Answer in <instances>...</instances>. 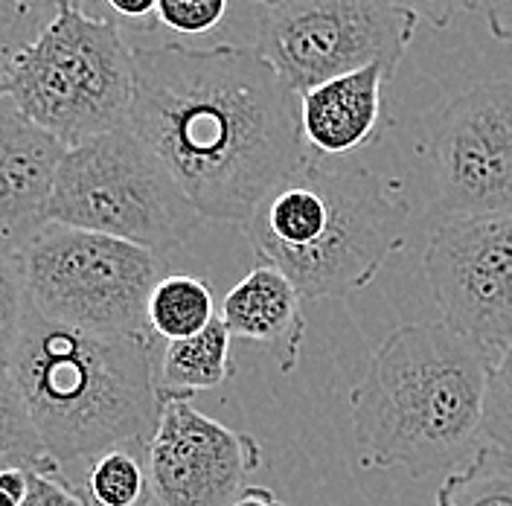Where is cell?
Listing matches in <instances>:
<instances>
[{
	"label": "cell",
	"mask_w": 512,
	"mask_h": 506,
	"mask_svg": "<svg viewBox=\"0 0 512 506\" xmlns=\"http://www.w3.org/2000/svg\"><path fill=\"white\" fill-rule=\"evenodd\" d=\"M126 126L210 222L248 224L309 155L300 96L254 44H137Z\"/></svg>",
	"instance_id": "cell-1"
},
{
	"label": "cell",
	"mask_w": 512,
	"mask_h": 506,
	"mask_svg": "<svg viewBox=\"0 0 512 506\" xmlns=\"http://www.w3.org/2000/svg\"><path fill=\"white\" fill-rule=\"evenodd\" d=\"M489 370V349L443 320L393 329L350 393L361 466L414 477L460 466L480 437Z\"/></svg>",
	"instance_id": "cell-2"
},
{
	"label": "cell",
	"mask_w": 512,
	"mask_h": 506,
	"mask_svg": "<svg viewBox=\"0 0 512 506\" xmlns=\"http://www.w3.org/2000/svg\"><path fill=\"white\" fill-rule=\"evenodd\" d=\"M155 341L70 329L30 309L6 367L59 469L114 448L149 451L160 408Z\"/></svg>",
	"instance_id": "cell-3"
},
{
	"label": "cell",
	"mask_w": 512,
	"mask_h": 506,
	"mask_svg": "<svg viewBox=\"0 0 512 506\" xmlns=\"http://www.w3.org/2000/svg\"><path fill=\"white\" fill-rule=\"evenodd\" d=\"M411 207L370 169H332L309 152L242 227L256 259L283 271L303 300L350 297L402 251Z\"/></svg>",
	"instance_id": "cell-4"
},
{
	"label": "cell",
	"mask_w": 512,
	"mask_h": 506,
	"mask_svg": "<svg viewBox=\"0 0 512 506\" xmlns=\"http://www.w3.org/2000/svg\"><path fill=\"white\" fill-rule=\"evenodd\" d=\"M6 96L64 149L128 123L134 50L120 24L62 6L44 32L3 67Z\"/></svg>",
	"instance_id": "cell-5"
},
{
	"label": "cell",
	"mask_w": 512,
	"mask_h": 506,
	"mask_svg": "<svg viewBox=\"0 0 512 506\" xmlns=\"http://www.w3.org/2000/svg\"><path fill=\"white\" fill-rule=\"evenodd\" d=\"M47 222L114 236L166 256L204 219L158 152L123 126L67 149Z\"/></svg>",
	"instance_id": "cell-6"
},
{
	"label": "cell",
	"mask_w": 512,
	"mask_h": 506,
	"mask_svg": "<svg viewBox=\"0 0 512 506\" xmlns=\"http://www.w3.org/2000/svg\"><path fill=\"white\" fill-rule=\"evenodd\" d=\"M35 315L94 335H152L146 306L166 256L114 236L47 222L21 256Z\"/></svg>",
	"instance_id": "cell-7"
},
{
	"label": "cell",
	"mask_w": 512,
	"mask_h": 506,
	"mask_svg": "<svg viewBox=\"0 0 512 506\" xmlns=\"http://www.w3.org/2000/svg\"><path fill=\"white\" fill-rule=\"evenodd\" d=\"M416 27L390 0H277L256 18L254 47L300 96L376 62L393 76Z\"/></svg>",
	"instance_id": "cell-8"
},
{
	"label": "cell",
	"mask_w": 512,
	"mask_h": 506,
	"mask_svg": "<svg viewBox=\"0 0 512 506\" xmlns=\"http://www.w3.org/2000/svg\"><path fill=\"white\" fill-rule=\"evenodd\" d=\"M425 149L443 219L512 213V82L475 85L440 105Z\"/></svg>",
	"instance_id": "cell-9"
},
{
	"label": "cell",
	"mask_w": 512,
	"mask_h": 506,
	"mask_svg": "<svg viewBox=\"0 0 512 506\" xmlns=\"http://www.w3.org/2000/svg\"><path fill=\"white\" fill-rule=\"evenodd\" d=\"M443 323L486 349L512 344V213L443 219L425 245Z\"/></svg>",
	"instance_id": "cell-10"
},
{
	"label": "cell",
	"mask_w": 512,
	"mask_h": 506,
	"mask_svg": "<svg viewBox=\"0 0 512 506\" xmlns=\"http://www.w3.org/2000/svg\"><path fill=\"white\" fill-rule=\"evenodd\" d=\"M149 483L160 506H233L262 463L251 434L201 413L187 396H158Z\"/></svg>",
	"instance_id": "cell-11"
},
{
	"label": "cell",
	"mask_w": 512,
	"mask_h": 506,
	"mask_svg": "<svg viewBox=\"0 0 512 506\" xmlns=\"http://www.w3.org/2000/svg\"><path fill=\"white\" fill-rule=\"evenodd\" d=\"M62 143L0 96V253L21 259L47 224Z\"/></svg>",
	"instance_id": "cell-12"
},
{
	"label": "cell",
	"mask_w": 512,
	"mask_h": 506,
	"mask_svg": "<svg viewBox=\"0 0 512 506\" xmlns=\"http://www.w3.org/2000/svg\"><path fill=\"white\" fill-rule=\"evenodd\" d=\"M384 64H367L326 79L300 94V126L309 149L320 155H352L382 131Z\"/></svg>",
	"instance_id": "cell-13"
},
{
	"label": "cell",
	"mask_w": 512,
	"mask_h": 506,
	"mask_svg": "<svg viewBox=\"0 0 512 506\" xmlns=\"http://www.w3.org/2000/svg\"><path fill=\"white\" fill-rule=\"evenodd\" d=\"M219 317L230 338L254 341L274 352L283 373H294L300 364L306 315L303 297L283 271L259 262L222 300Z\"/></svg>",
	"instance_id": "cell-14"
},
{
	"label": "cell",
	"mask_w": 512,
	"mask_h": 506,
	"mask_svg": "<svg viewBox=\"0 0 512 506\" xmlns=\"http://www.w3.org/2000/svg\"><path fill=\"white\" fill-rule=\"evenodd\" d=\"M230 332L216 317L204 332L169 341L160 352V364L155 370L158 379V396H187L195 399L201 390L222 387L233 376L230 364Z\"/></svg>",
	"instance_id": "cell-15"
},
{
	"label": "cell",
	"mask_w": 512,
	"mask_h": 506,
	"mask_svg": "<svg viewBox=\"0 0 512 506\" xmlns=\"http://www.w3.org/2000/svg\"><path fill=\"white\" fill-rule=\"evenodd\" d=\"M216 317L219 315H216V300H213L210 283L190 274L160 277L146 306L149 332L166 344L204 332Z\"/></svg>",
	"instance_id": "cell-16"
},
{
	"label": "cell",
	"mask_w": 512,
	"mask_h": 506,
	"mask_svg": "<svg viewBox=\"0 0 512 506\" xmlns=\"http://www.w3.org/2000/svg\"><path fill=\"white\" fill-rule=\"evenodd\" d=\"M437 506H512V457L483 445L437 489Z\"/></svg>",
	"instance_id": "cell-17"
},
{
	"label": "cell",
	"mask_w": 512,
	"mask_h": 506,
	"mask_svg": "<svg viewBox=\"0 0 512 506\" xmlns=\"http://www.w3.org/2000/svg\"><path fill=\"white\" fill-rule=\"evenodd\" d=\"M0 469L62 472L47 457L44 445L38 440L30 413L21 402V393L6 364H0Z\"/></svg>",
	"instance_id": "cell-18"
},
{
	"label": "cell",
	"mask_w": 512,
	"mask_h": 506,
	"mask_svg": "<svg viewBox=\"0 0 512 506\" xmlns=\"http://www.w3.org/2000/svg\"><path fill=\"white\" fill-rule=\"evenodd\" d=\"M85 492L94 506H152V483L137 451L114 448L91 463Z\"/></svg>",
	"instance_id": "cell-19"
},
{
	"label": "cell",
	"mask_w": 512,
	"mask_h": 506,
	"mask_svg": "<svg viewBox=\"0 0 512 506\" xmlns=\"http://www.w3.org/2000/svg\"><path fill=\"white\" fill-rule=\"evenodd\" d=\"M480 437L512 457V344L501 349V358L489 370Z\"/></svg>",
	"instance_id": "cell-20"
},
{
	"label": "cell",
	"mask_w": 512,
	"mask_h": 506,
	"mask_svg": "<svg viewBox=\"0 0 512 506\" xmlns=\"http://www.w3.org/2000/svg\"><path fill=\"white\" fill-rule=\"evenodd\" d=\"M30 315L27 283L21 259L0 253V364L9 361Z\"/></svg>",
	"instance_id": "cell-21"
},
{
	"label": "cell",
	"mask_w": 512,
	"mask_h": 506,
	"mask_svg": "<svg viewBox=\"0 0 512 506\" xmlns=\"http://www.w3.org/2000/svg\"><path fill=\"white\" fill-rule=\"evenodd\" d=\"M59 12L35 6L30 0H0V73L21 50L44 32Z\"/></svg>",
	"instance_id": "cell-22"
},
{
	"label": "cell",
	"mask_w": 512,
	"mask_h": 506,
	"mask_svg": "<svg viewBox=\"0 0 512 506\" xmlns=\"http://www.w3.org/2000/svg\"><path fill=\"white\" fill-rule=\"evenodd\" d=\"M21 506H91L76 486L59 472H30L27 498Z\"/></svg>",
	"instance_id": "cell-23"
},
{
	"label": "cell",
	"mask_w": 512,
	"mask_h": 506,
	"mask_svg": "<svg viewBox=\"0 0 512 506\" xmlns=\"http://www.w3.org/2000/svg\"><path fill=\"white\" fill-rule=\"evenodd\" d=\"M390 3L411 12L416 21H425L437 30H446L457 15L478 9L483 0H390Z\"/></svg>",
	"instance_id": "cell-24"
},
{
	"label": "cell",
	"mask_w": 512,
	"mask_h": 506,
	"mask_svg": "<svg viewBox=\"0 0 512 506\" xmlns=\"http://www.w3.org/2000/svg\"><path fill=\"white\" fill-rule=\"evenodd\" d=\"M96 18H108L120 24V30L131 32V27H143L149 18H155L158 0H94Z\"/></svg>",
	"instance_id": "cell-25"
},
{
	"label": "cell",
	"mask_w": 512,
	"mask_h": 506,
	"mask_svg": "<svg viewBox=\"0 0 512 506\" xmlns=\"http://www.w3.org/2000/svg\"><path fill=\"white\" fill-rule=\"evenodd\" d=\"M30 486V469H0V506H21Z\"/></svg>",
	"instance_id": "cell-26"
},
{
	"label": "cell",
	"mask_w": 512,
	"mask_h": 506,
	"mask_svg": "<svg viewBox=\"0 0 512 506\" xmlns=\"http://www.w3.org/2000/svg\"><path fill=\"white\" fill-rule=\"evenodd\" d=\"M489 9H486V24H489V32L504 41V44H512V0H486Z\"/></svg>",
	"instance_id": "cell-27"
},
{
	"label": "cell",
	"mask_w": 512,
	"mask_h": 506,
	"mask_svg": "<svg viewBox=\"0 0 512 506\" xmlns=\"http://www.w3.org/2000/svg\"><path fill=\"white\" fill-rule=\"evenodd\" d=\"M233 506H286L268 486H248L236 501H233Z\"/></svg>",
	"instance_id": "cell-28"
},
{
	"label": "cell",
	"mask_w": 512,
	"mask_h": 506,
	"mask_svg": "<svg viewBox=\"0 0 512 506\" xmlns=\"http://www.w3.org/2000/svg\"><path fill=\"white\" fill-rule=\"evenodd\" d=\"M30 3L44 6V9H53V12H59L62 6H76V9H82V12H88V15H96L94 0H30Z\"/></svg>",
	"instance_id": "cell-29"
},
{
	"label": "cell",
	"mask_w": 512,
	"mask_h": 506,
	"mask_svg": "<svg viewBox=\"0 0 512 506\" xmlns=\"http://www.w3.org/2000/svg\"><path fill=\"white\" fill-rule=\"evenodd\" d=\"M248 3H251V6H256V9L262 12L265 6H271V3H277V0H248Z\"/></svg>",
	"instance_id": "cell-30"
},
{
	"label": "cell",
	"mask_w": 512,
	"mask_h": 506,
	"mask_svg": "<svg viewBox=\"0 0 512 506\" xmlns=\"http://www.w3.org/2000/svg\"><path fill=\"white\" fill-rule=\"evenodd\" d=\"M0 96H6V79H3V73H0Z\"/></svg>",
	"instance_id": "cell-31"
}]
</instances>
